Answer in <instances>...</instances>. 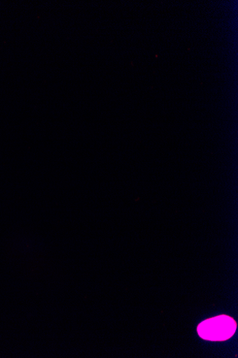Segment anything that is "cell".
Returning <instances> with one entry per match:
<instances>
[{
	"mask_svg": "<svg viewBox=\"0 0 238 358\" xmlns=\"http://www.w3.org/2000/svg\"><path fill=\"white\" fill-rule=\"evenodd\" d=\"M235 321L227 315H220L202 322L198 327L199 336L207 341H223L235 333Z\"/></svg>",
	"mask_w": 238,
	"mask_h": 358,
	"instance_id": "6da1fadb",
	"label": "cell"
}]
</instances>
